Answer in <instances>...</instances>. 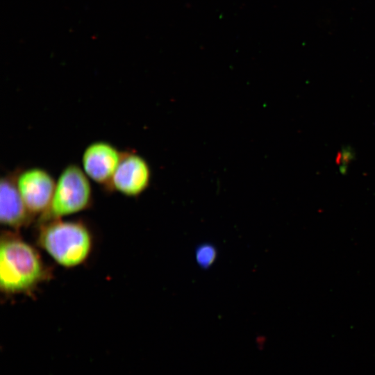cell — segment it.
I'll return each mask as SVG.
<instances>
[{
	"label": "cell",
	"instance_id": "3",
	"mask_svg": "<svg viewBox=\"0 0 375 375\" xmlns=\"http://www.w3.org/2000/svg\"><path fill=\"white\" fill-rule=\"evenodd\" d=\"M92 203L90 179L78 165L69 163L60 172L50 205L38 218V224L79 213L88 210Z\"/></svg>",
	"mask_w": 375,
	"mask_h": 375
},
{
	"label": "cell",
	"instance_id": "4",
	"mask_svg": "<svg viewBox=\"0 0 375 375\" xmlns=\"http://www.w3.org/2000/svg\"><path fill=\"white\" fill-rule=\"evenodd\" d=\"M18 192L27 209L34 217H41L48 209L56 181L41 167H17L14 170Z\"/></svg>",
	"mask_w": 375,
	"mask_h": 375
},
{
	"label": "cell",
	"instance_id": "1",
	"mask_svg": "<svg viewBox=\"0 0 375 375\" xmlns=\"http://www.w3.org/2000/svg\"><path fill=\"white\" fill-rule=\"evenodd\" d=\"M52 277L40 252L17 233L7 230L0 240V290L6 296L32 294Z\"/></svg>",
	"mask_w": 375,
	"mask_h": 375
},
{
	"label": "cell",
	"instance_id": "5",
	"mask_svg": "<svg viewBox=\"0 0 375 375\" xmlns=\"http://www.w3.org/2000/svg\"><path fill=\"white\" fill-rule=\"evenodd\" d=\"M122 156L112 143L105 140H96L84 149L82 169L90 181L99 185L106 192L110 193V183Z\"/></svg>",
	"mask_w": 375,
	"mask_h": 375
},
{
	"label": "cell",
	"instance_id": "6",
	"mask_svg": "<svg viewBox=\"0 0 375 375\" xmlns=\"http://www.w3.org/2000/svg\"><path fill=\"white\" fill-rule=\"evenodd\" d=\"M151 171L148 162L133 149L122 151V156L110 183V193L138 197L149 186Z\"/></svg>",
	"mask_w": 375,
	"mask_h": 375
},
{
	"label": "cell",
	"instance_id": "8",
	"mask_svg": "<svg viewBox=\"0 0 375 375\" xmlns=\"http://www.w3.org/2000/svg\"><path fill=\"white\" fill-rule=\"evenodd\" d=\"M216 258L215 249L209 244L200 246L196 252L197 261L201 267H209Z\"/></svg>",
	"mask_w": 375,
	"mask_h": 375
},
{
	"label": "cell",
	"instance_id": "2",
	"mask_svg": "<svg viewBox=\"0 0 375 375\" xmlns=\"http://www.w3.org/2000/svg\"><path fill=\"white\" fill-rule=\"evenodd\" d=\"M37 243L58 265L73 269L89 259L94 238L83 222L62 218L38 224Z\"/></svg>",
	"mask_w": 375,
	"mask_h": 375
},
{
	"label": "cell",
	"instance_id": "7",
	"mask_svg": "<svg viewBox=\"0 0 375 375\" xmlns=\"http://www.w3.org/2000/svg\"><path fill=\"white\" fill-rule=\"evenodd\" d=\"M34 217L27 209L17 188L14 171L2 175L0 180V221L11 231L27 226Z\"/></svg>",
	"mask_w": 375,
	"mask_h": 375
}]
</instances>
